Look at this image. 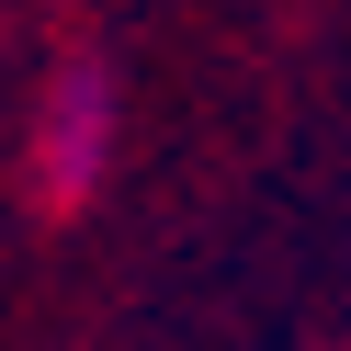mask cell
Segmentation results:
<instances>
[{
  "label": "cell",
  "instance_id": "obj_1",
  "mask_svg": "<svg viewBox=\"0 0 351 351\" xmlns=\"http://www.w3.org/2000/svg\"><path fill=\"white\" fill-rule=\"evenodd\" d=\"M102 136H114V114H102V69H69L46 102V147H34V170H46L57 204H80V193L102 182Z\"/></svg>",
  "mask_w": 351,
  "mask_h": 351
}]
</instances>
